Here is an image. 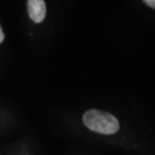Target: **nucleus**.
<instances>
[{
    "instance_id": "nucleus-1",
    "label": "nucleus",
    "mask_w": 155,
    "mask_h": 155,
    "mask_svg": "<svg viewBox=\"0 0 155 155\" xmlns=\"http://www.w3.org/2000/svg\"><path fill=\"white\" fill-rule=\"evenodd\" d=\"M84 123L91 130L104 134H112L119 130V122L114 116L104 111L91 110L83 116Z\"/></svg>"
},
{
    "instance_id": "nucleus-3",
    "label": "nucleus",
    "mask_w": 155,
    "mask_h": 155,
    "mask_svg": "<svg viewBox=\"0 0 155 155\" xmlns=\"http://www.w3.org/2000/svg\"><path fill=\"white\" fill-rule=\"evenodd\" d=\"M143 2L151 8H153V9L155 8V0H143Z\"/></svg>"
},
{
    "instance_id": "nucleus-2",
    "label": "nucleus",
    "mask_w": 155,
    "mask_h": 155,
    "mask_svg": "<svg viewBox=\"0 0 155 155\" xmlns=\"http://www.w3.org/2000/svg\"><path fill=\"white\" fill-rule=\"evenodd\" d=\"M28 12L34 22L37 23L42 22L47 14L44 0H28Z\"/></svg>"
},
{
    "instance_id": "nucleus-4",
    "label": "nucleus",
    "mask_w": 155,
    "mask_h": 155,
    "mask_svg": "<svg viewBox=\"0 0 155 155\" xmlns=\"http://www.w3.org/2000/svg\"><path fill=\"white\" fill-rule=\"evenodd\" d=\"M4 40H5V34L3 32L2 28H1V26H0V43H2Z\"/></svg>"
}]
</instances>
